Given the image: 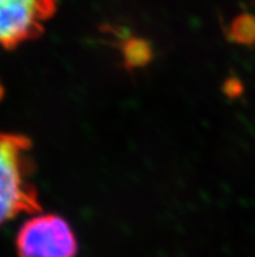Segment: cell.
Listing matches in <instances>:
<instances>
[{
	"label": "cell",
	"mask_w": 255,
	"mask_h": 257,
	"mask_svg": "<svg viewBox=\"0 0 255 257\" xmlns=\"http://www.w3.org/2000/svg\"><path fill=\"white\" fill-rule=\"evenodd\" d=\"M29 137L0 134V226L21 214L41 212Z\"/></svg>",
	"instance_id": "1"
},
{
	"label": "cell",
	"mask_w": 255,
	"mask_h": 257,
	"mask_svg": "<svg viewBox=\"0 0 255 257\" xmlns=\"http://www.w3.org/2000/svg\"><path fill=\"white\" fill-rule=\"evenodd\" d=\"M16 248L20 257H76L78 243L64 218L42 214L28 219L21 226Z\"/></svg>",
	"instance_id": "2"
},
{
	"label": "cell",
	"mask_w": 255,
	"mask_h": 257,
	"mask_svg": "<svg viewBox=\"0 0 255 257\" xmlns=\"http://www.w3.org/2000/svg\"><path fill=\"white\" fill-rule=\"evenodd\" d=\"M56 7V0H0V47L13 50L39 38Z\"/></svg>",
	"instance_id": "3"
},
{
	"label": "cell",
	"mask_w": 255,
	"mask_h": 257,
	"mask_svg": "<svg viewBox=\"0 0 255 257\" xmlns=\"http://www.w3.org/2000/svg\"><path fill=\"white\" fill-rule=\"evenodd\" d=\"M230 36L233 41L242 45H255V16L254 15H241L233 20L230 26Z\"/></svg>",
	"instance_id": "4"
},
{
	"label": "cell",
	"mask_w": 255,
	"mask_h": 257,
	"mask_svg": "<svg viewBox=\"0 0 255 257\" xmlns=\"http://www.w3.org/2000/svg\"><path fill=\"white\" fill-rule=\"evenodd\" d=\"M124 56L129 67H138V65L145 64L150 59L149 45L139 39H130L125 43Z\"/></svg>",
	"instance_id": "5"
}]
</instances>
